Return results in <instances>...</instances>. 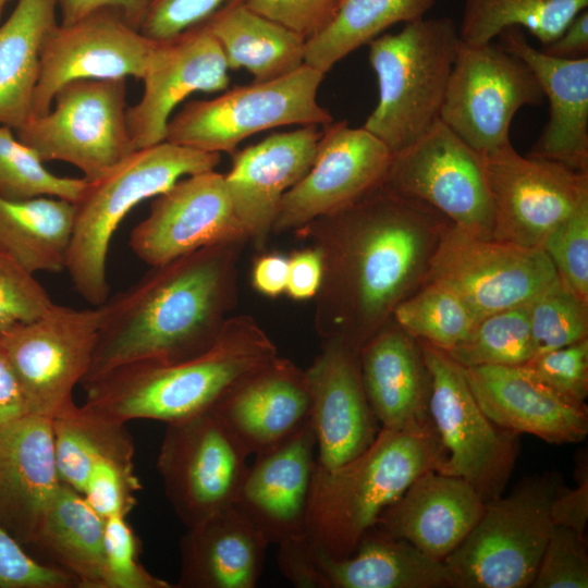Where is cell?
<instances>
[{
  "mask_svg": "<svg viewBox=\"0 0 588 588\" xmlns=\"http://www.w3.org/2000/svg\"><path fill=\"white\" fill-rule=\"evenodd\" d=\"M452 222L383 184L336 212L295 230L322 258L314 328L321 342L359 352L394 308L421 286Z\"/></svg>",
  "mask_w": 588,
  "mask_h": 588,
  "instance_id": "1",
  "label": "cell"
},
{
  "mask_svg": "<svg viewBox=\"0 0 588 588\" xmlns=\"http://www.w3.org/2000/svg\"><path fill=\"white\" fill-rule=\"evenodd\" d=\"M247 238L203 247L151 267L100 305L84 383L134 362L177 363L209 350L237 301V266Z\"/></svg>",
  "mask_w": 588,
  "mask_h": 588,
  "instance_id": "2",
  "label": "cell"
},
{
  "mask_svg": "<svg viewBox=\"0 0 588 588\" xmlns=\"http://www.w3.org/2000/svg\"><path fill=\"white\" fill-rule=\"evenodd\" d=\"M278 356L252 316L230 317L215 344L177 363L134 362L84 383L85 406L112 420L166 424L212 409L246 377Z\"/></svg>",
  "mask_w": 588,
  "mask_h": 588,
  "instance_id": "3",
  "label": "cell"
},
{
  "mask_svg": "<svg viewBox=\"0 0 588 588\" xmlns=\"http://www.w3.org/2000/svg\"><path fill=\"white\" fill-rule=\"evenodd\" d=\"M438 446L430 420L403 429L380 428L373 442L348 462L316 463L307 511L308 540L335 559L350 556L382 512L422 473L434 469Z\"/></svg>",
  "mask_w": 588,
  "mask_h": 588,
  "instance_id": "4",
  "label": "cell"
},
{
  "mask_svg": "<svg viewBox=\"0 0 588 588\" xmlns=\"http://www.w3.org/2000/svg\"><path fill=\"white\" fill-rule=\"evenodd\" d=\"M219 152L162 142L136 149L85 185L73 203L74 222L65 271L77 294L97 307L109 297L107 260L122 220L139 203L184 176L211 171Z\"/></svg>",
  "mask_w": 588,
  "mask_h": 588,
  "instance_id": "5",
  "label": "cell"
},
{
  "mask_svg": "<svg viewBox=\"0 0 588 588\" xmlns=\"http://www.w3.org/2000/svg\"><path fill=\"white\" fill-rule=\"evenodd\" d=\"M461 39L448 17H422L369 46L379 99L363 127L393 154L421 137L438 120Z\"/></svg>",
  "mask_w": 588,
  "mask_h": 588,
  "instance_id": "6",
  "label": "cell"
},
{
  "mask_svg": "<svg viewBox=\"0 0 588 588\" xmlns=\"http://www.w3.org/2000/svg\"><path fill=\"white\" fill-rule=\"evenodd\" d=\"M561 483L558 473L535 475L485 502L476 526L442 561L451 588L530 587L554 526L551 503Z\"/></svg>",
  "mask_w": 588,
  "mask_h": 588,
  "instance_id": "7",
  "label": "cell"
},
{
  "mask_svg": "<svg viewBox=\"0 0 588 588\" xmlns=\"http://www.w3.org/2000/svg\"><path fill=\"white\" fill-rule=\"evenodd\" d=\"M417 341L430 375L428 416L438 446L434 470L466 480L485 502L501 497L519 454V434L488 418L460 364L432 344Z\"/></svg>",
  "mask_w": 588,
  "mask_h": 588,
  "instance_id": "8",
  "label": "cell"
},
{
  "mask_svg": "<svg viewBox=\"0 0 588 588\" xmlns=\"http://www.w3.org/2000/svg\"><path fill=\"white\" fill-rule=\"evenodd\" d=\"M323 75L303 64L286 75L236 86L210 100L186 103L167 125L166 140L208 152L235 151L245 138L284 125H326L317 101Z\"/></svg>",
  "mask_w": 588,
  "mask_h": 588,
  "instance_id": "9",
  "label": "cell"
},
{
  "mask_svg": "<svg viewBox=\"0 0 588 588\" xmlns=\"http://www.w3.org/2000/svg\"><path fill=\"white\" fill-rule=\"evenodd\" d=\"M126 78L72 81L51 108L14 130L44 161H62L93 180L136 150L126 124Z\"/></svg>",
  "mask_w": 588,
  "mask_h": 588,
  "instance_id": "10",
  "label": "cell"
},
{
  "mask_svg": "<svg viewBox=\"0 0 588 588\" xmlns=\"http://www.w3.org/2000/svg\"><path fill=\"white\" fill-rule=\"evenodd\" d=\"M544 94L524 60L490 41L461 40L448 83L440 120L480 155L510 143V125L525 106Z\"/></svg>",
  "mask_w": 588,
  "mask_h": 588,
  "instance_id": "11",
  "label": "cell"
},
{
  "mask_svg": "<svg viewBox=\"0 0 588 588\" xmlns=\"http://www.w3.org/2000/svg\"><path fill=\"white\" fill-rule=\"evenodd\" d=\"M100 307L53 304L42 316L0 335V350L22 390L29 414L53 418L72 405L74 388L90 366Z\"/></svg>",
  "mask_w": 588,
  "mask_h": 588,
  "instance_id": "12",
  "label": "cell"
},
{
  "mask_svg": "<svg viewBox=\"0 0 588 588\" xmlns=\"http://www.w3.org/2000/svg\"><path fill=\"white\" fill-rule=\"evenodd\" d=\"M383 185L432 207L466 233L492 240L493 207L482 155L441 120L392 154Z\"/></svg>",
  "mask_w": 588,
  "mask_h": 588,
  "instance_id": "13",
  "label": "cell"
},
{
  "mask_svg": "<svg viewBox=\"0 0 588 588\" xmlns=\"http://www.w3.org/2000/svg\"><path fill=\"white\" fill-rule=\"evenodd\" d=\"M247 457L213 409L167 424L157 469L186 528L235 504Z\"/></svg>",
  "mask_w": 588,
  "mask_h": 588,
  "instance_id": "14",
  "label": "cell"
},
{
  "mask_svg": "<svg viewBox=\"0 0 588 588\" xmlns=\"http://www.w3.org/2000/svg\"><path fill=\"white\" fill-rule=\"evenodd\" d=\"M493 207L492 240L540 248L547 234L588 201V172L522 156L510 143L482 155Z\"/></svg>",
  "mask_w": 588,
  "mask_h": 588,
  "instance_id": "15",
  "label": "cell"
},
{
  "mask_svg": "<svg viewBox=\"0 0 588 588\" xmlns=\"http://www.w3.org/2000/svg\"><path fill=\"white\" fill-rule=\"evenodd\" d=\"M558 277L541 248L476 237L450 224L427 281L452 289L477 319L528 304Z\"/></svg>",
  "mask_w": 588,
  "mask_h": 588,
  "instance_id": "16",
  "label": "cell"
},
{
  "mask_svg": "<svg viewBox=\"0 0 588 588\" xmlns=\"http://www.w3.org/2000/svg\"><path fill=\"white\" fill-rule=\"evenodd\" d=\"M282 575L301 588H450L449 572L407 540L376 526L347 558L335 559L306 534L278 546Z\"/></svg>",
  "mask_w": 588,
  "mask_h": 588,
  "instance_id": "17",
  "label": "cell"
},
{
  "mask_svg": "<svg viewBox=\"0 0 588 588\" xmlns=\"http://www.w3.org/2000/svg\"><path fill=\"white\" fill-rule=\"evenodd\" d=\"M156 44L112 10L58 22L41 45L32 117L45 114L58 89L72 81L142 79Z\"/></svg>",
  "mask_w": 588,
  "mask_h": 588,
  "instance_id": "18",
  "label": "cell"
},
{
  "mask_svg": "<svg viewBox=\"0 0 588 588\" xmlns=\"http://www.w3.org/2000/svg\"><path fill=\"white\" fill-rule=\"evenodd\" d=\"M392 152L347 121L323 125L308 172L282 197L272 233L295 231L354 204L383 184Z\"/></svg>",
  "mask_w": 588,
  "mask_h": 588,
  "instance_id": "19",
  "label": "cell"
},
{
  "mask_svg": "<svg viewBox=\"0 0 588 588\" xmlns=\"http://www.w3.org/2000/svg\"><path fill=\"white\" fill-rule=\"evenodd\" d=\"M245 237L224 174L187 175L154 197L147 217L130 234L132 252L157 267L213 244Z\"/></svg>",
  "mask_w": 588,
  "mask_h": 588,
  "instance_id": "20",
  "label": "cell"
},
{
  "mask_svg": "<svg viewBox=\"0 0 588 588\" xmlns=\"http://www.w3.org/2000/svg\"><path fill=\"white\" fill-rule=\"evenodd\" d=\"M228 70L223 51L205 22L173 38L157 40L142 77V97L126 108L134 148L164 142L174 108L193 93L226 89Z\"/></svg>",
  "mask_w": 588,
  "mask_h": 588,
  "instance_id": "21",
  "label": "cell"
},
{
  "mask_svg": "<svg viewBox=\"0 0 588 588\" xmlns=\"http://www.w3.org/2000/svg\"><path fill=\"white\" fill-rule=\"evenodd\" d=\"M319 466L335 468L365 451L378 427L363 387L358 352L341 341L321 342L305 370Z\"/></svg>",
  "mask_w": 588,
  "mask_h": 588,
  "instance_id": "22",
  "label": "cell"
},
{
  "mask_svg": "<svg viewBox=\"0 0 588 588\" xmlns=\"http://www.w3.org/2000/svg\"><path fill=\"white\" fill-rule=\"evenodd\" d=\"M317 126L274 133L234 151L224 180L235 215L258 252L266 250L283 195L314 162L321 137Z\"/></svg>",
  "mask_w": 588,
  "mask_h": 588,
  "instance_id": "23",
  "label": "cell"
},
{
  "mask_svg": "<svg viewBox=\"0 0 588 588\" xmlns=\"http://www.w3.org/2000/svg\"><path fill=\"white\" fill-rule=\"evenodd\" d=\"M317 458L310 419L275 446L255 455L235 506L269 544L307 532V511Z\"/></svg>",
  "mask_w": 588,
  "mask_h": 588,
  "instance_id": "24",
  "label": "cell"
},
{
  "mask_svg": "<svg viewBox=\"0 0 588 588\" xmlns=\"http://www.w3.org/2000/svg\"><path fill=\"white\" fill-rule=\"evenodd\" d=\"M463 369L478 405L499 427L551 444L577 443L588 434L586 403L558 393L526 365Z\"/></svg>",
  "mask_w": 588,
  "mask_h": 588,
  "instance_id": "25",
  "label": "cell"
},
{
  "mask_svg": "<svg viewBox=\"0 0 588 588\" xmlns=\"http://www.w3.org/2000/svg\"><path fill=\"white\" fill-rule=\"evenodd\" d=\"M61 482L51 418L26 414L0 428V525L23 547Z\"/></svg>",
  "mask_w": 588,
  "mask_h": 588,
  "instance_id": "26",
  "label": "cell"
},
{
  "mask_svg": "<svg viewBox=\"0 0 588 588\" xmlns=\"http://www.w3.org/2000/svg\"><path fill=\"white\" fill-rule=\"evenodd\" d=\"M212 409L248 456L258 455L310 419L306 372L278 355L241 381Z\"/></svg>",
  "mask_w": 588,
  "mask_h": 588,
  "instance_id": "27",
  "label": "cell"
},
{
  "mask_svg": "<svg viewBox=\"0 0 588 588\" xmlns=\"http://www.w3.org/2000/svg\"><path fill=\"white\" fill-rule=\"evenodd\" d=\"M499 44L524 60L549 101L548 121L527 156L588 172V58L561 59L532 47L513 26Z\"/></svg>",
  "mask_w": 588,
  "mask_h": 588,
  "instance_id": "28",
  "label": "cell"
},
{
  "mask_svg": "<svg viewBox=\"0 0 588 588\" xmlns=\"http://www.w3.org/2000/svg\"><path fill=\"white\" fill-rule=\"evenodd\" d=\"M483 510L485 501L466 480L430 469L382 512L376 527L443 561L473 530Z\"/></svg>",
  "mask_w": 588,
  "mask_h": 588,
  "instance_id": "29",
  "label": "cell"
},
{
  "mask_svg": "<svg viewBox=\"0 0 588 588\" xmlns=\"http://www.w3.org/2000/svg\"><path fill=\"white\" fill-rule=\"evenodd\" d=\"M358 362L367 401L382 428L429 420L430 375L421 347L392 317L364 343Z\"/></svg>",
  "mask_w": 588,
  "mask_h": 588,
  "instance_id": "30",
  "label": "cell"
},
{
  "mask_svg": "<svg viewBox=\"0 0 588 588\" xmlns=\"http://www.w3.org/2000/svg\"><path fill=\"white\" fill-rule=\"evenodd\" d=\"M180 540L177 588H254L269 546L232 505L186 528Z\"/></svg>",
  "mask_w": 588,
  "mask_h": 588,
  "instance_id": "31",
  "label": "cell"
},
{
  "mask_svg": "<svg viewBox=\"0 0 588 588\" xmlns=\"http://www.w3.org/2000/svg\"><path fill=\"white\" fill-rule=\"evenodd\" d=\"M205 24L228 68L246 69L255 82L278 78L305 64L306 39L252 11L243 0H228Z\"/></svg>",
  "mask_w": 588,
  "mask_h": 588,
  "instance_id": "32",
  "label": "cell"
},
{
  "mask_svg": "<svg viewBox=\"0 0 588 588\" xmlns=\"http://www.w3.org/2000/svg\"><path fill=\"white\" fill-rule=\"evenodd\" d=\"M57 0H17L0 22V125L32 117L42 41L57 22Z\"/></svg>",
  "mask_w": 588,
  "mask_h": 588,
  "instance_id": "33",
  "label": "cell"
},
{
  "mask_svg": "<svg viewBox=\"0 0 588 588\" xmlns=\"http://www.w3.org/2000/svg\"><path fill=\"white\" fill-rule=\"evenodd\" d=\"M72 201L41 196L0 197V250L33 274L65 270L72 237Z\"/></svg>",
  "mask_w": 588,
  "mask_h": 588,
  "instance_id": "34",
  "label": "cell"
},
{
  "mask_svg": "<svg viewBox=\"0 0 588 588\" xmlns=\"http://www.w3.org/2000/svg\"><path fill=\"white\" fill-rule=\"evenodd\" d=\"M105 519L61 482L42 516L34 546L70 573L78 588H103Z\"/></svg>",
  "mask_w": 588,
  "mask_h": 588,
  "instance_id": "35",
  "label": "cell"
},
{
  "mask_svg": "<svg viewBox=\"0 0 588 588\" xmlns=\"http://www.w3.org/2000/svg\"><path fill=\"white\" fill-rule=\"evenodd\" d=\"M436 0H342L331 22L305 42L304 63L326 74L385 29L425 17Z\"/></svg>",
  "mask_w": 588,
  "mask_h": 588,
  "instance_id": "36",
  "label": "cell"
},
{
  "mask_svg": "<svg viewBox=\"0 0 588 588\" xmlns=\"http://www.w3.org/2000/svg\"><path fill=\"white\" fill-rule=\"evenodd\" d=\"M126 424L73 403L52 418L60 480L82 494L91 468L105 458H134Z\"/></svg>",
  "mask_w": 588,
  "mask_h": 588,
  "instance_id": "37",
  "label": "cell"
},
{
  "mask_svg": "<svg viewBox=\"0 0 588 588\" xmlns=\"http://www.w3.org/2000/svg\"><path fill=\"white\" fill-rule=\"evenodd\" d=\"M587 7L588 0H464L460 39L483 45L516 26L527 29L543 47Z\"/></svg>",
  "mask_w": 588,
  "mask_h": 588,
  "instance_id": "38",
  "label": "cell"
},
{
  "mask_svg": "<svg viewBox=\"0 0 588 588\" xmlns=\"http://www.w3.org/2000/svg\"><path fill=\"white\" fill-rule=\"evenodd\" d=\"M393 320L408 334L448 351L471 332L477 317L449 286L427 281L393 310Z\"/></svg>",
  "mask_w": 588,
  "mask_h": 588,
  "instance_id": "39",
  "label": "cell"
},
{
  "mask_svg": "<svg viewBox=\"0 0 588 588\" xmlns=\"http://www.w3.org/2000/svg\"><path fill=\"white\" fill-rule=\"evenodd\" d=\"M444 352L464 368L524 365L532 357L527 304L479 319L465 340Z\"/></svg>",
  "mask_w": 588,
  "mask_h": 588,
  "instance_id": "40",
  "label": "cell"
},
{
  "mask_svg": "<svg viewBox=\"0 0 588 588\" xmlns=\"http://www.w3.org/2000/svg\"><path fill=\"white\" fill-rule=\"evenodd\" d=\"M14 130L0 125V197L23 200L35 197H58L74 203L86 180L60 176L15 135Z\"/></svg>",
  "mask_w": 588,
  "mask_h": 588,
  "instance_id": "41",
  "label": "cell"
},
{
  "mask_svg": "<svg viewBox=\"0 0 588 588\" xmlns=\"http://www.w3.org/2000/svg\"><path fill=\"white\" fill-rule=\"evenodd\" d=\"M532 357L588 339V302L559 277L528 304Z\"/></svg>",
  "mask_w": 588,
  "mask_h": 588,
  "instance_id": "42",
  "label": "cell"
},
{
  "mask_svg": "<svg viewBox=\"0 0 588 588\" xmlns=\"http://www.w3.org/2000/svg\"><path fill=\"white\" fill-rule=\"evenodd\" d=\"M140 542L127 516L105 519L103 588H172L146 569L139 560Z\"/></svg>",
  "mask_w": 588,
  "mask_h": 588,
  "instance_id": "43",
  "label": "cell"
},
{
  "mask_svg": "<svg viewBox=\"0 0 588 588\" xmlns=\"http://www.w3.org/2000/svg\"><path fill=\"white\" fill-rule=\"evenodd\" d=\"M540 248L561 281L588 302V201L551 230Z\"/></svg>",
  "mask_w": 588,
  "mask_h": 588,
  "instance_id": "44",
  "label": "cell"
},
{
  "mask_svg": "<svg viewBox=\"0 0 588 588\" xmlns=\"http://www.w3.org/2000/svg\"><path fill=\"white\" fill-rule=\"evenodd\" d=\"M530 587L587 588L585 536L565 526H553Z\"/></svg>",
  "mask_w": 588,
  "mask_h": 588,
  "instance_id": "45",
  "label": "cell"
},
{
  "mask_svg": "<svg viewBox=\"0 0 588 588\" xmlns=\"http://www.w3.org/2000/svg\"><path fill=\"white\" fill-rule=\"evenodd\" d=\"M142 485L133 458H105L90 470L82 495L103 519L128 516L135 507Z\"/></svg>",
  "mask_w": 588,
  "mask_h": 588,
  "instance_id": "46",
  "label": "cell"
},
{
  "mask_svg": "<svg viewBox=\"0 0 588 588\" xmlns=\"http://www.w3.org/2000/svg\"><path fill=\"white\" fill-rule=\"evenodd\" d=\"M53 304L35 274L0 250V335L42 316Z\"/></svg>",
  "mask_w": 588,
  "mask_h": 588,
  "instance_id": "47",
  "label": "cell"
},
{
  "mask_svg": "<svg viewBox=\"0 0 588 588\" xmlns=\"http://www.w3.org/2000/svg\"><path fill=\"white\" fill-rule=\"evenodd\" d=\"M524 365L558 393L575 402L586 403L588 339L536 355Z\"/></svg>",
  "mask_w": 588,
  "mask_h": 588,
  "instance_id": "48",
  "label": "cell"
},
{
  "mask_svg": "<svg viewBox=\"0 0 588 588\" xmlns=\"http://www.w3.org/2000/svg\"><path fill=\"white\" fill-rule=\"evenodd\" d=\"M0 588H78V583L66 571L29 555L0 525Z\"/></svg>",
  "mask_w": 588,
  "mask_h": 588,
  "instance_id": "49",
  "label": "cell"
},
{
  "mask_svg": "<svg viewBox=\"0 0 588 588\" xmlns=\"http://www.w3.org/2000/svg\"><path fill=\"white\" fill-rule=\"evenodd\" d=\"M245 5L309 39L335 15L342 0H243Z\"/></svg>",
  "mask_w": 588,
  "mask_h": 588,
  "instance_id": "50",
  "label": "cell"
},
{
  "mask_svg": "<svg viewBox=\"0 0 588 588\" xmlns=\"http://www.w3.org/2000/svg\"><path fill=\"white\" fill-rule=\"evenodd\" d=\"M228 0H151L139 30L166 40L207 21Z\"/></svg>",
  "mask_w": 588,
  "mask_h": 588,
  "instance_id": "51",
  "label": "cell"
},
{
  "mask_svg": "<svg viewBox=\"0 0 588 588\" xmlns=\"http://www.w3.org/2000/svg\"><path fill=\"white\" fill-rule=\"evenodd\" d=\"M577 486H559L551 503V519L554 526H565L585 536L588 520V468L587 460L578 461Z\"/></svg>",
  "mask_w": 588,
  "mask_h": 588,
  "instance_id": "52",
  "label": "cell"
},
{
  "mask_svg": "<svg viewBox=\"0 0 588 588\" xmlns=\"http://www.w3.org/2000/svg\"><path fill=\"white\" fill-rule=\"evenodd\" d=\"M322 272L321 254L316 247L294 250L289 256L285 294L294 301L315 298L321 284Z\"/></svg>",
  "mask_w": 588,
  "mask_h": 588,
  "instance_id": "53",
  "label": "cell"
},
{
  "mask_svg": "<svg viewBox=\"0 0 588 588\" xmlns=\"http://www.w3.org/2000/svg\"><path fill=\"white\" fill-rule=\"evenodd\" d=\"M150 2L151 0H57L62 24L73 23L99 10H112L138 29Z\"/></svg>",
  "mask_w": 588,
  "mask_h": 588,
  "instance_id": "54",
  "label": "cell"
},
{
  "mask_svg": "<svg viewBox=\"0 0 588 588\" xmlns=\"http://www.w3.org/2000/svg\"><path fill=\"white\" fill-rule=\"evenodd\" d=\"M287 270V256L261 252L253 262L252 285L259 294L277 298L285 293Z\"/></svg>",
  "mask_w": 588,
  "mask_h": 588,
  "instance_id": "55",
  "label": "cell"
},
{
  "mask_svg": "<svg viewBox=\"0 0 588 588\" xmlns=\"http://www.w3.org/2000/svg\"><path fill=\"white\" fill-rule=\"evenodd\" d=\"M540 50L561 59L588 58V10L579 12L555 40Z\"/></svg>",
  "mask_w": 588,
  "mask_h": 588,
  "instance_id": "56",
  "label": "cell"
},
{
  "mask_svg": "<svg viewBox=\"0 0 588 588\" xmlns=\"http://www.w3.org/2000/svg\"><path fill=\"white\" fill-rule=\"evenodd\" d=\"M29 414L16 377L0 350V428Z\"/></svg>",
  "mask_w": 588,
  "mask_h": 588,
  "instance_id": "57",
  "label": "cell"
},
{
  "mask_svg": "<svg viewBox=\"0 0 588 588\" xmlns=\"http://www.w3.org/2000/svg\"><path fill=\"white\" fill-rule=\"evenodd\" d=\"M10 0H0V21H1V16H2V12L7 5V3L9 2Z\"/></svg>",
  "mask_w": 588,
  "mask_h": 588,
  "instance_id": "58",
  "label": "cell"
}]
</instances>
